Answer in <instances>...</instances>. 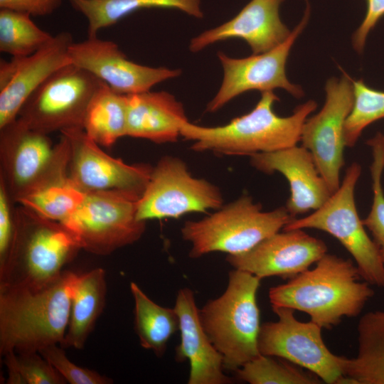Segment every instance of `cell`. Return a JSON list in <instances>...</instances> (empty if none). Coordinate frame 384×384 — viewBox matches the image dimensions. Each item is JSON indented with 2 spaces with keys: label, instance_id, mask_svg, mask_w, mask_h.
I'll return each mask as SVG.
<instances>
[{
  "label": "cell",
  "instance_id": "8992f818",
  "mask_svg": "<svg viewBox=\"0 0 384 384\" xmlns=\"http://www.w3.org/2000/svg\"><path fill=\"white\" fill-rule=\"evenodd\" d=\"M16 231L10 260L0 285H44L58 277L81 247L61 223L31 209L15 208Z\"/></svg>",
  "mask_w": 384,
  "mask_h": 384
},
{
  "label": "cell",
  "instance_id": "e575fe53",
  "mask_svg": "<svg viewBox=\"0 0 384 384\" xmlns=\"http://www.w3.org/2000/svg\"><path fill=\"white\" fill-rule=\"evenodd\" d=\"M14 203L0 177V274L8 265L15 241L16 223Z\"/></svg>",
  "mask_w": 384,
  "mask_h": 384
},
{
  "label": "cell",
  "instance_id": "4fadbf2b",
  "mask_svg": "<svg viewBox=\"0 0 384 384\" xmlns=\"http://www.w3.org/2000/svg\"><path fill=\"white\" fill-rule=\"evenodd\" d=\"M326 100L321 110L307 118L301 134L302 146L312 154L331 192L340 186L344 165V127L353 104L352 79L345 73L330 78L325 86Z\"/></svg>",
  "mask_w": 384,
  "mask_h": 384
},
{
  "label": "cell",
  "instance_id": "44dd1931",
  "mask_svg": "<svg viewBox=\"0 0 384 384\" xmlns=\"http://www.w3.org/2000/svg\"><path fill=\"white\" fill-rule=\"evenodd\" d=\"M179 319L181 341L176 359L188 361V384H228L232 379L224 373L221 354L214 347L203 329L193 292L187 287L178 290L174 307Z\"/></svg>",
  "mask_w": 384,
  "mask_h": 384
},
{
  "label": "cell",
  "instance_id": "d590c367",
  "mask_svg": "<svg viewBox=\"0 0 384 384\" xmlns=\"http://www.w3.org/2000/svg\"><path fill=\"white\" fill-rule=\"evenodd\" d=\"M383 16L384 0H367L366 16L352 38L353 48L358 53L363 52L368 34Z\"/></svg>",
  "mask_w": 384,
  "mask_h": 384
},
{
  "label": "cell",
  "instance_id": "cb8c5ba5",
  "mask_svg": "<svg viewBox=\"0 0 384 384\" xmlns=\"http://www.w3.org/2000/svg\"><path fill=\"white\" fill-rule=\"evenodd\" d=\"M105 271L95 268L79 274L72 299L70 320L61 346L81 349L102 314L106 299Z\"/></svg>",
  "mask_w": 384,
  "mask_h": 384
},
{
  "label": "cell",
  "instance_id": "d6986e66",
  "mask_svg": "<svg viewBox=\"0 0 384 384\" xmlns=\"http://www.w3.org/2000/svg\"><path fill=\"white\" fill-rule=\"evenodd\" d=\"M250 164L265 174L279 172L287 178L290 196L285 207L293 218L319 208L332 194L311 153L302 145L252 154Z\"/></svg>",
  "mask_w": 384,
  "mask_h": 384
},
{
  "label": "cell",
  "instance_id": "7a4b0ae2",
  "mask_svg": "<svg viewBox=\"0 0 384 384\" xmlns=\"http://www.w3.org/2000/svg\"><path fill=\"white\" fill-rule=\"evenodd\" d=\"M350 259L327 252L306 270L282 284L271 287L272 306H284L307 314L322 329H331L344 316L360 314L374 295Z\"/></svg>",
  "mask_w": 384,
  "mask_h": 384
},
{
  "label": "cell",
  "instance_id": "7c38bea8",
  "mask_svg": "<svg viewBox=\"0 0 384 384\" xmlns=\"http://www.w3.org/2000/svg\"><path fill=\"white\" fill-rule=\"evenodd\" d=\"M272 309L278 320L261 324L258 336L260 354L302 367L326 383H342L341 356L328 348L322 338V328L311 321L297 320L291 308Z\"/></svg>",
  "mask_w": 384,
  "mask_h": 384
},
{
  "label": "cell",
  "instance_id": "4dcf8cb0",
  "mask_svg": "<svg viewBox=\"0 0 384 384\" xmlns=\"http://www.w3.org/2000/svg\"><path fill=\"white\" fill-rule=\"evenodd\" d=\"M353 104L344 127L345 145L353 147L363 131L384 118V91L368 86L361 79L352 80Z\"/></svg>",
  "mask_w": 384,
  "mask_h": 384
},
{
  "label": "cell",
  "instance_id": "30bf717a",
  "mask_svg": "<svg viewBox=\"0 0 384 384\" xmlns=\"http://www.w3.org/2000/svg\"><path fill=\"white\" fill-rule=\"evenodd\" d=\"M104 84L85 70L68 64L31 94L18 117L30 128L46 134L71 128L83 129L87 107Z\"/></svg>",
  "mask_w": 384,
  "mask_h": 384
},
{
  "label": "cell",
  "instance_id": "f1b7e54d",
  "mask_svg": "<svg viewBox=\"0 0 384 384\" xmlns=\"http://www.w3.org/2000/svg\"><path fill=\"white\" fill-rule=\"evenodd\" d=\"M26 13L0 9V50L13 57H26L46 46L53 37L40 28Z\"/></svg>",
  "mask_w": 384,
  "mask_h": 384
},
{
  "label": "cell",
  "instance_id": "ba28073f",
  "mask_svg": "<svg viewBox=\"0 0 384 384\" xmlns=\"http://www.w3.org/2000/svg\"><path fill=\"white\" fill-rule=\"evenodd\" d=\"M361 173V165L351 164L339 188L319 208L303 218H294L283 230L311 228L331 235L352 255L361 278L369 284L384 287V262L356 206L355 188Z\"/></svg>",
  "mask_w": 384,
  "mask_h": 384
},
{
  "label": "cell",
  "instance_id": "5b68a950",
  "mask_svg": "<svg viewBox=\"0 0 384 384\" xmlns=\"http://www.w3.org/2000/svg\"><path fill=\"white\" fill-rule=\"evenodd\" d=\"M293 218L286 207L262 211L260 203L243 195L201 220L186 221L181 233L191 244V258L213 252L235 255L279 232Z\"/></svg>",
  "mask_w": 384,
  "mask_h": 384
},
{
  "label": "cell",
  "instance_id": "4316f807",
  "mask_svg": "<svg viewBox=\"0 0 384 384\" xmlns=\"http://www.w3.org/2000/svg\"><path fill=\"white\" fill-rule=\"evenodd\" d=\"M130 290L134 303V330L139 343L161 356L170 338L179 329L176 311L155 303L134 282L130 283Z\"/></svg>",
  "mask_w": 384,
  "mask_h": 384
},
{
  "label": "cell",
  "instance_id": "484cf974",
  "mask_svg": "<svg viewBox=\"0 0 384 384\" xmlns=\"http://www.w3.org/2000/svg\"><path fill=\"white\" fill-rule=\"evenodd\" d=\"M127 95L105 83L92 97L87 109L83 129L100 146L110 147L127 136Z\"/></svg>",
  "mask_w": 384,
  "mask_h": 384
},
{
  "label": "cell",
  "instance_id": "ffe728a7",
  "mask_svg": "<svg viewBox=\"0 0 384 384\" xmlns=\"http://www.w3.org/2000/svg\"><path fill=\"white\" fill-rule=\"evenodd\" d=\"M284 0H251L232 19L193 38L192 52H198L218 41L244 40L253 54L269 51L282 43L291 31L282 21L279 7Z\"/></svg>",
  "mask_w": 384,
  "mask_h": 384
},
{
  "label": "cell",
  "instance_id": "8d00e7d4",
  "mask_svg": "<svg viewBox=\"0 0 384 384\" xmlns=\"http://www.w3.org/2000/svg\"><path fill=\"white\" fill-rule=\"evenodd\" d=\"M62 0H0V8L30 14L46 16L52 14Z\"/></svg>",
  "mask_w": 384,
  "mask_h": 384
},
{
  "label": "cell",
  "instance_id": "277c9868",
  "mask_svg": "<svg viewBox=\"0 0 384 384\" xmlns=\"http://www.w3.org/2000/svg\"><path fill=\"white\" fill-rule=\"evenodd\" d=\"M260 279L240 270L228 274L225 292L199 309L203 329L221 354L224 368L236 371L257 357L260 329L257 292Z\"/></svg>",
  "mask_w": 384,
  "mask_h": 384
},
{
  "label": "cell",
  "instance_id": "f546056e",
  "mask_svg": "<svg viewBox=\"0 0 384 384\" xmlns=\"http://www.w3.org/2000/svg\"><path fill=\"white\" fill-rule=\"evenodd\" d=\"M237 378L250 384H317L322 381L298 366L260 354L235 371Z\"/></svg>",
  "mask_w": 384,
  "mask_h": 384
},
{
  "label": "cell",
  "instance_id": "5bb4252c",
  "mask_svg": "<svg viewBox=\"0 0 384 384\" xmlns=\"http://www.w3.org/2000/svg\"><path fill=\"white\" fill-rule=\"evenodd\" d=\"M309 16L307 7L302 20L289 37L269 51L244 58H233L218 52L223 79L216 95L207 105L206 112H215L235 97L250 90L263 92L281 88L296 97H302L304 92L301 87L287 79L285 66L291 48L305 27Z\"/></svg>",
  "mask_w": 384,
  "mask_h": 384
},
{
  "label": "cell",
  "instance_id": "52a82bcc",
  "mask_svg": "<svg viewBox=\"0 0 384 384\" xmlns=\"http://www.w3.org/2000/svg\"><path fill=\"white\" fill-rule=\"evenodd\" d=\"M70 144L61 134L52 144L48 134L21 119L0 128V177L14 203L49 181L68 174Z\"/></svg>",
  "mask_w": 384,
  "mask_h": 384
},
{
  "label": "cell",
  "instance_id": "83f0119b",
  "mask_svg": "<svg viewBox=\"0 0 384 384\" xmlns=\"http://www.w3.org/2000/svg\"><path fill=\"white\" fill-rule=\"evenodd\" d=\"M85 195L66 174L49 181L18 203L42 217L63 223L80 206Z\"/></svg>",
  "mask_w": 384,
  "mask_h": 384
},
{
  "label": "cell",
  "instance_id": "8fae6325",
  "mask_svg": "<svg viewBox=\"0 0 384 384\" xmlns=\"http://www.w3.org/2000/svg\"><path fill=\"white\" fill-rule=\"evenodd\" d=\"M223 203L218 186L193 177L181 159L164 156L152 168L149 183L138 200L137 218L142 221L177 218L188 213L218 210Z\"/></svg>",
  "mask_w": 384,
  "mask_h": 384
},
{
  "label": "cell",
  "instance_id": "836d02e7",
  "mask_svg": "<svg viewBox=\"0 0 384 384\" xmlns=\"http://www.w3.org/2000/svg\"><path fill=\"white\" fill-rule=\"evenodd\" d=\"M60 375L70 384H110L112 380L96 371L78 366L67 357L63 346L53 344L38 351Z\"/></svg>",
  "mask_w": 384,
  "mask_h": 384
},
{
  "label": "cell",
  "instance_id": "7402d4cb",
  "mask_svg": "<svg viewBox=\"0 0 384 384\" xmlns=\"http://www.w3.org/2000/svg\"><path fill=\"white\" fill-rule=\"evenodd\" d=\"M186 122L182 103L168 92L127 95V136L158 144L174 142Z\"/></svg>",
  "mask_w": 384,
  "mask_h": 384
},
{
  "label": "cell",
  "instance_id": "6da1fadb",
  "mask_svg": "<svg viewBox=\"0 0 384 384\" xmlns=\"http://www.w3.org/2000/svg\"><path fill=\"white\" fill-rule=\"evenodd\" d=\"M79 274L69 270L40 286L0 285V354L63 345Z\"/></svg>",
  "mask_w": 384,
  "mask_h": 384
},
{
  "label": "cell",
  "instance_id": "1f68e13d",
  "mask_svg": "<svg viewBox=\"0 0 384 384\" xmlns=\"http://www.w3.org/2000/svg\"><path fill=\"white\" fill-rule=\"evenodd\" d=\"M372 149L373 162L370 166L373 202L370 210L363 223L371 233L382 261L384 262V191L382 175L384 169V136L376 134L367 141Z\"/></svg>",
  "mask_w": 384,
  "mask_h": 384
},
{
  "label": "cell",
  "instance_id": "e0dca14e",
  "mask_svg": "<svg viewBox=\"0 0 384 384\" xmlns=\"http://www.w3.org/2000/svg\"><path fill=\"white\" fill-rule=\"evenodd\" d=\"M72 35L62 31L43 48L26 57L0 63V128L15 120L31 94L53 73L71 63Z\"/></svg>",
  "mask_w": 384,
  "mask_h": 384
},
{
  "label": "cell",
  "instance_id": "d4e9b609",
  "mask_svg": "<svg viewBox=\"0 0 384 384\" xmlns=\"http://www.w3.org/2000/svg\"><path fill=\"white\" fill-rule=\"evenodd\" d=\"M87 21L88 37L109 27L124 16L145 9H174L201 18V0H68Z\"/></svg>",
  "mask_w": 384,
  "mask_h": 384
},
{
  "label": "cell",
  "instance_id": "603a6c76",
  "mask_svg": "<svg viewBox=\"0 0 384 384\" xmlns=\"http://www.w3.org/2000/svg\"><path fill=\"white\" fill-rule=\"evenodd\" d=\"M357 330L358 354L341 356L343 374L353 384H384V311L366 313Z\"/></svg>",
  "mask_w": 384,
  "mask_h": 384
},
{
  "label": "cell",
  "instance_id": "ac0fdd59",
  "mask_svg": "<svg viewBox=\"0 0 384 384\" xmlns=\"http://www.w3.org/2000/svg\"><path fill=\"white\" fill-rule=\"evenodd\" d=\"M326 252L325 242L303 229L283 230L245 252L228 255L226 260L234 269L260 279L272 276L289 279L309 269Z\"/></svg>",
  "mask_w": 384,
  "mask_h": 384
},
{
  "label": "cell",
  "instance_id": "3957f363",
  "mask_svg": "<svg viewBox=\"0 0 384 384\" xmlns=\"http://www.w3.org/2000/svg\"><path fill=\"white\" fill-rule=\"evenodd\" d=\"M277 100L273 91L263 92L248 113L213 127L188 121L181 129V136L193 142L191 149L195 151H209L230 156H250L297 145L303 125L317 105L309 100L297 107L291 115L280 117L273 109Z\"/></svg>",
  "mask_w": 384,
  "mask_h": 384
},
{
  "label": "cell",
  "instance_id": "9a60e30c",
  "mask_svg": "<svg viewBox=\"0 0 384 384\" xmlns=\"http://www.w3.org/2000/svg\"><path fill=\"white\" fill-rule=\"evenodd\" d=\"M60 133L70 144L68 175L82 191H118L141 197L152 166L129 164L108 155L82 128L68 129Z\"/></svg>",
  "mask_w": 384,
  "mask_h": 384
},
{
  "label": "cell",
  "instance_id": "2e32d148",
  "mask_svg": "<svg viewBox=\"0 0 384 384\" xmlns=\"http://www.w3.org/2000/svg\"><path fill=\"white\" fill-rule=\"evenodd\" d=\"M68 57L72 64L123 95L149 91L154 85L181 73L179 69L154 68L131 61L115 43L97 36L73 42L69 47Z\"/></svg>",
  "mask_w": 384,
  "mask_h": 384
},
{
  "label": "cell",
  "instance_id": "9c48e42d",
  "mask_svg": "<svg viewBox=\"0 0 384 384\" xmlns=\"http://www.w3.org/2000/svg\"><path fill=\"white\" fill-rule=\"evenodd\" d=\"M139 197L118 191L86 193L76 210L61 223L81 249L107 255L140 239L146 221L137 218Z\"/></svg>",
  "mask_w": 384,
  "mask_h": 384
},
{
  "label": "cell",
  "instance_id": "d6a6232c",
  "mask_svg": "<svg viewBox=\"0 0 384 384\" xmlns=\"http://www.w3.org/2000/svg\"><path fill=\"white\" fill-rule=\"evenodd\" d=\"M9 384H65L66 380L37 351L16 353L4 356Z\"/></svg>",
  "mask_w": 384,
  "mask_h": 384
}]
</instances>
